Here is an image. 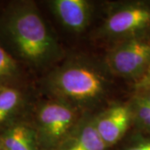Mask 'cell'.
Here are the masks:
<instances>
[{"mask_svg": "<svg viewBox=\"0 0 150 150\" xmlns=\"http://www.w3.org/2000/svg\"><path fill=\"white\" fill-rule=\"evenodd\" d=\"M0 150H4V148H3V146H2L1 142H0Z\"/></svg>", "mask_w": 150, "mask_h": 150, "instance_id": "2e32d148", "label": "cell"}, {"mask_svg": "<svg viewBox=\"0 0 150 150\" xmlns=\"http://www.w3.org/2000/svg\"><path fill=\"white\" fill-rule=\"evenodd\" d=\"M133 119L128 105H117L103 112L94 123L98 134L107 147L115 144L127 132Z\"/></svg>", "mask_w": 150, "mask_h": 150, "instance_id": "8992f818", "label": "cell"}, {"mask_svg": "<svg viewBox=\"0 0 150 150\" xmlns=\"http://www.w3.org/2000/svg\"><path fill=\"white\" fill-rule=\"evenodd\" d=\"M135 88L137 91L150 88V67L144 74L135 82Z\"/></svg>", "mask_w": 150, "mask_h": 150, "instance_id": "5bb4252c", "label": "cell"}, {"mask_svg": "<svg viewBox=\"0 0 150 150\" xmlns=\"http://www.w3.org/2000/svg\"><path fill=\"white\" fill-rule=\"evenodd\" d=\"M54 12L67 28L74 31L84 29L90 18V7L84 0H56Z\"/></svg>", "mask_w": 150, "mask_h": 150, "instance_id": "52a82bcc", "label": "cell"}, {"mask_svg": "<svg viewBox=\"0 0 150 150\" xmlns=\"http://www.w3.org/2000/svg\"><path fill=\"white\" fill-rule=\"evenodd\" d=\"M104 30L124 39L150 38V3L133 2L121 6L108 18Z\"/></svg>", "mask_w": 150, "mask_h": 150, "instance_id": "3957f363", "label": "cell"}, {"mask_svg": "<svg viewBox=\"0 0 150 150\" xmlns=\"http://www.w3.org/2000/svg\"><path fill=\"white\" fill-rule=\"evenodd\" d=\"M133 119L141 129L150 132V106L135 96L131 106Z\"/></svg>", "mask_w": 150, "mask_h": 150, "instance_id": "7c38bea8", "label": "cell"}, {"mask_svg": "<svg viewBox=\"0 0 150 150\" xmlns=\"http://www.w3.org/2000/svg\"><path fill=\"white\" fill-rule=\"evenodd\" d=\"M21 101V94L12 87L0 88V126L10 118L18 109Z\"/></svg>", "mask_w": 150, "mask_h": 150, "instance_id": "30bf717a", "label": "cell"}, {"mask_svg": "<svg viewBox=\"0 0 150 150\" xmlns=\"http://www.w3.org/2000/svg\"><path fill=\"white\" fill-rule=\"evenodd\" d=\"M123 150H150V135H137Z\"/></svg>", "mask_w": 150, "mask_h": 150, "instance_id": "4fadbf2b", "label": "cell"}, {"mask_svg": "<svg viewBox=\"0 0 150 150\" xmlns=\"http://www.w3.org/2000/svg\"><path fill=\"white\" fill-rule=\"evenodd\" d=\"M0 142L4 150H38L35 132L23 123L8 128L0 136Z\"/></svg>", "mask_w": 150, "mask_h": 150, "instance_id": "ba28073f", "label": "cell"}, {"mask_svg": "<svg viewBox=\"0 0 150 150\" xmlns=\"http://www.w3.org/2000/svg\"><path fill=\"white\" fill-rule=\"evenodd\" d=\"M136 97L150 106V88L137 91Z\"/></svg>", "mask_w": 150, "mask_h": 150, "instance_id": "9a60e30c", "label": "cell"}, {"mask_svg": "<svg viewBox=\"0 0 150 150\" xmlns=\"http://www.w3.org/2000/svg\"><path fill=\"white\" fill-rule=\"evenodd\" d=\"M107 146L93 124L84 127L79 137L64 150H105Z\"/></svg>", "mask_w": 150, "mask_h": 150, "instance_id": "9c48e42d", "label": "cell"}, {"mask_svg": "<svg viewBox=\"0 0 150 150\" xmlns=\"http://www.w3.org/2000/svg\"><path fill=\"white\" fill-rule=\"evenodd\" d=\"M17 73L16 60L0 44V84L13 79Z\"/></svg>", "mask_w": 150, "mask_h": 150, "instance_id": "8fae6325", "label": "cell"}, {"mask_svg": "<svg viewBox=\"0 0 150 150\" xmlns=\"http://www.w3.org/2000/svg\"><path fill=\"white\" fill-rule=\"evenodd\" d=\"M54 84L62 95L75 100H88L103 91L101 77L95 71L83 66H72L55 77Z\"/></svg>", "mask_w": 150, "mask_h": 150, "instance_id": "277c9868", "label": "cell"}, {"mask_svg": "<svg viewBox=\"0 0 150 150\" xmlns=\"http://www.w3.org/2000/svg\"><path fill=\"white\" fill-rule=\"evenodd\" d=\"M1 26L18 55L28 62L41 63L53 53L54 40L31 4L11 7L4 15Z\"/></svg>", "mask_w": 150, "mask_h": 150, "instance_id": "6da1fadb", "label": "cell"}, {"mask_svg": "<svg viewBox=\"0 0 150 150\" xmlns=\"http://www.w3.org/2000/svg\"><path fill=\"white\" fill-rule=\"evenodd\" d=\"M107 63L115 74L139 80L150 67V38L123 39L108 54Z\"/></svg>", "mask_w": 150, "mask_h": 150, "instance_id": "7a4b0ae2", "label": "cell"}, {"mask_svg": "<svg viewBox=\"0 0 150 150\" xmlns=\"http://www.w3.org/2000/svg\"><path fill=\"white\" fill-rule=\"evenodd\" d=\"M74 118V111L64 104L52 103L43 106L38 121L43 144L50 148L56 146L68 134Z\"/></svg>", "mask_w": 150, "mask_h": 150, "instance_id": "5b68a950", "label": "cell"}]
</instances>
